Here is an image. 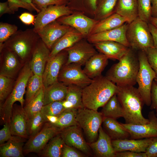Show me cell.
<instances>
[{
    "instance_id": "obj_54",
    "label": "cell",
    "mask_w": 157,
    "mask_h": 157,
    "mask_svg": "<svg viewBox=\"0 0 157 157\" xmlns=\"http://www.w3.org/2000/svg\"><path fill=\"white\" fill-rule=\"evenodd\" d=\"M13 11L9 7L8 1L0 3V17L5 14H13Z\"/></svg>"
},
{
    "instance_id": "obj_36",
    "label": "cell",
    "mask_w": 157,
    "mask_h": 157,
    "mask_svg": "<svg viewBox=\"0 0 157 157\" xmlns=\"http://www.w3.org/2000/svg\"><path fill=\"white\" fill-rule=\"evenodd\" d=\"M44 90L43 86L23 108L26 120L41 111L44 106Z\"/></svg>"
},
{
    "instance_id": "obj_33",
    "label": "cell",
    "mask_w": 157,
    "mask_h": 157,
    "mask_svg": "<svg viewBox=\"0 0 157 157\" xmlns=\"http://www.w3.org/2000/svg\"><path fill=\"white\" fill-rule=\"evenodd\" d=\"M98 0H69L67 6L73 12H78L93 17Z\"/></svg>"
},
{
    "instance_id": "obj_15",
    "label": "cell",
    "mask_w": 157,
    "mask_h": 157,
    "mask_svg": "<svg viewBox=\"0 0 157 157\" xmlns=\"http://www.w3.org/2000/svg\"><path fill=\"white\" fill-rule=\"evenodd\" d=\"M67 58V53L65 50L49 58L42 76L44 88L58 81L59 73L66 63Z\"/></svg>"
},
{
    "instance_id": "obj_13",
    "label": "cell",
    "mask_w": 157,
    "mask_h": 157,
    "mask_svg": "<svg viewBox=\"0 0 157 157\" xmlns=\"http://www.w3.org/2000/svg\"><path fill=\"white\" fill-rule=\"evenodd\" d=\"M56 20L61 24L76 29L85 38H86L92 28L99 21L78 12H74L69 15L61 17Z\"/></svg>"
},
{
    "instance_id": "obj_26",
    "label": "cell",
    "mask_w": 157,
    "mask_h": 157,
    "mask_svg": "<svg viewBox=\"0 0 157 157\" xmlns=\"http://www.w3.org/2000/svg\"><path fill=\"white\" fill-rule=\"evenodd\" d=\"M84 38V37L81 33L72 27L54 44L50 51L49 58L71 47Z\"/></svg>"
},
{
    "instance_id": "obj_57",
    "label": "cell",
    "mask_w": 157,
    "mask_h": 157,
    "mask_svg": "<svg viewBox=\"0 0 157 157\" xmlns=\"http://www.w3.org/2000/svg\"><path fill=\"white\" fill-rule=\"evenodd\" d=\"M46 122H49L51 124L56 123L58 121V117L54 116L46 115L44 117Z\"/></svg>"
},
{
    "instance_id": "obj_9",
    "label": "cell",
    "mask_w": 157,
    "mask_h": 157,
    "mask_svg": "<svg viewBox=\"0 0 157 157\" xmlns=\"http://www.w3.org/2000/svg\"><path fill=\"white\" fill-rule=\"evenodd\" d=\"M81 66L75 63L65 64L59 73L58 81L66 86L73 85L82 88L87 86L91 83L92 79L86 74Z\"/></svg>"
},
{
    "instance_id": "obj_22",
    "label": "cell",
    "mask_w": 157,
    "mask_h": 157,
    "mask_svg": "<svg viewBox=\"0 0 157 157\" xmlns=\"http://www.w3.org/2000/svg\"><path fill=\"white\" fill-rule=\"evenodd\" d=\"M26 121L23 107L14 104L10 122V130L13 135L23 138L28 137Z\"/></svg>"
},
{
    "instance_id": "obj_56",
    "label": "cell",
    "mask_w": 157,
    "mask_h": 157,
    "mask_svg": "<svg viewBox=\"0 0 157 157\" xmlns=\"http://www.w3.org/2000/svg\"><path fill=\"white\" fill-rule=\"evenodd\" d=\"M151 17L157 18V0H151Z\"/></svg>"
},
{
    "instance_id": "obj_55",
    "label": "cell",
    "mask_w": 157,
    "mask_h": 157,
    "mask_svg": "<svg viewBox=\"0 0 157 157\" xmlns=\"http://www.w3.org/2000/svg\"><path fill=\"white\" fill-rule=\"evenodd\" d=\"M148 25L153 39L154 47L157 49V28L150 23Z\"/></svg>"
},
{
    "instance_id": "obj_44",
    "label": "cell",
    "mask_w": 157,
    "mask_h": 157,
    "mask_svg": "<svg viewBox=\"0 0 157 157\" xmlns=\"http://www.w3.org/2000/svg\"><path fill=\"white\" fill-rule=\"evenodd\" d=\"M18 31L15 24L1 22L0 23V44H3Z\"/></svg>"
},
{
    "instance_id": "obj_49",
    "label": "cell",
    "mask_w": 157,
    "mask_h": 157,
    "mask_svg": "<svg viewBox=\"0 0 157 157\" xmlns=\"http://www.w3.org/2000/svg\"><path fill=\"white\" fill-rule=\"evenodd\" d=\"M15 136L12 135L10 129V123L6 122L4 124L3 127L0 130V144L5 143L11 139Z\"/></svg>"
},
{
    "instance_id": "obj_32",
    "label": "cell",
    "mask_w": 157,
    "mask_h": 157,
    "mask_svg": "<svg viewBox=\"0 0 157 157\" xmlns=\"http://www.w3.org/2000/svg\"><path fill=\"white\" fill-rule=\"evenodd\" d=\"M101 113L103 118L117 119L123 117L122 108L116 94L112 96L103 107Z\"/></svg>"
},
{
    "instance_id": "obj_48",
    "label": "cell",
    "mask_w": 157,
    "mask_h": 157,
    "mask_svg": "<svg viewBox=\"0 0 157 157\" xmlns=\"http://www.w3.org/2000/svg\"><path fill=\"white\" fill-rule=\"evenodd\" d=\"M85 155L77 149L64 143L62 150V157H83Z\"/></svg>"
},
{
    "instance_id": "obj_1",
    "label": "cell",
    "mask_w": 157,
    "mask_h": 157,
    "mask_svg": "<svg viewBox=\"0 0 157 157\" xmlns=\"http://www.w3.org/2000/svg\"><path fill=\"white\" fill-rule=\"evenodd\" d=\"M116 93L124 113L125 123L144 124L149 122L144 117L142 110L144 104L138 89L134 86H118Z\"/></svg>"
},
{
    "instance_id": "obj_42",
    "label": "cell",
    "mask_w": 157,
    "mask_h": 157,
    "mask_svg": "<svg viewBox=\"0 0 157 157\" xmlns=\"http://www.w3.org/2000/svg\"><path fill=\"white\" fill-rule=\"evenodd\" d=\"M65 109L62 105V101H56L44 105L41 112L44 118L46 115L58 117Z\"/></svg>"
},
{
    "instance_id": "obj_20",
    "label": "cell",
    "mask_w": 157,
    "mask_h": 157,
    "mask_svg": "<svg viewBox=\"0 0 157 157\" xmlns=\"http://www.w3.org/2000/svg\"><path fill=\"white\" fill-rule=\"evenodd\" d=\"M50 53V50L40 39L30 63V68L33 74L42 76Z\"/></svg>"
},
{
    "instance_id": "obj_16",
    "label": "cell",
    "mask_w": 157,
    "mask_h": 157,
    "mask_svg": "<svg viewBox=\"0 0 157 157\" xmlns=\"http://www.w3.org/2000/svg\"><path fill=\"white\" fill-rule=\"evenodd\" d=\"M72 28L56 20L46 25L37 33L51 51L54 44Z\"/></svg>"
},
{
    "instance_id": "obj_2",
    "label": "cell",
    "mask_w": 157,
    "mask_h": 157,
    "mask_svg": "<svg viewBox=\"0 0 157 157\" xmlns=\"http://www.w3.org/2000/svg\"><path fill=\"white\" fill-rule=\"evenodd\" d=\"M117 85L102 75L92 79L89 85L82 89V99L85 108L97 111L111 97L116 94Z\"/></svg>"
},
{
    "instance_id": "obj_34",
    "label": "cell",
    "mask_w": 157,
    "mask_h": 157,
    "mask_svg": "<svg viewBox=\"0 0 157 157\" xmlns=\"http://www.w3.org/2000/svg\"><path fill=\"white\" fill-rule=\"evenodd\" d=\"M67 86V92L64 100L68 108L78 109L85 108L82 99L83 88L73 85Z\"/></svg>"
},
{
    "instance_id": "obj_7",
    "label": "cell",
    "mask_w": 157,
    "mask_h": 157,
    "mask_svg": "<svg viewBox=\"0 0 157 157\" xmlns=\"http://www.w3.org/2000/svg\"><path fill=\"white\" fill-rule=\"evenodd\" d=\"M138 56L140 63L136 80L138 84V89L144 104L150 106L151 85L156 75L148 62L145 51H139Z\"/></svg>"
},
{
    "instance_id": "obj_11",
    "label": "cell",
    "mask_w": 157,
    "mask_h": 157,
    "mask_svg": "<svg viewBox=\"0 0 157 157\" xmlns=\"http://www.w3.org/2000/svg\"><path fill=\"white\" fill-rule=\"evenodd\" d=\"M65 50L68 53L67 59L65 64L75 63L82 66L84 65L92 56L98 53L93 44L84 38Z\"/></svg>"
},
{
    "instance_id": "obj_21",
    "label": "cell",
    "mask_w": 157,
    "mask_h": 157,
    "mask_svg": "<svg viewBox=\"0 0 157 157\" xmlns=\"http://www.w3.org/2000/svg\"><path fill=\"white\" fill-rule=\"evenodd\" d=\"M112 141L101 126L99 131L97 140L88 144L97 157H116Z\"/></svg>"
},
{
    "instance_id": "obj_5",
    "label": "cell",
    "mask_w": 157,
    "mask_h": 157,
    "mask_svg": "<svg viewBox=\"0 0 157 157\" xmlns=\"http://www.w3.org/2000/svg\"><path fill=\"white\" fill-rule=\"evenodd\" d=\"M33 74L30 63H26L23 67L15 82L12 92L0 105V118L4 123H10L13 106L15 102L18 101L23 107L25 101L24 95L26 93L27 82Z\"/></svg>"
},
{
    "instance_id": "obj_14",
    "label": "cell",
    "mask_w": 157,
    "mask_h": 157,
    "mask_svg": "<svg viewBox=\"0 0 157 157\" xmlns=\"http://www.w3.org/2000/svg\"><path fill=\"white\" fill-rule=\"evenodd\" d=\"M67 5H50L41 10L35 17L33 28L36 33L59 18L73 13Z\"/></svg>"
},
{
    "instance_id": "obj_8",
    "label": "cell",
    "mask_w": 157,
    "mask_h": 157,
    "mask_svg": "<svg viewBox=\"0 0 157 157\" xmlns=\"http://www.w3.org/2000/svg\"><path fill=\"white\" fill-rule=\"evenodd\" d=\"M103 118L101 113L97 111L85 107L78 110L76 122L83 129L88 143L96 140Z\"/></svg>"
},
{
    "instance_id": "obj_28",
    "label": "cell",
    "mask_w": 157,
    "mask_h": 157,
    "mask_svg": "<svg viewBox=\"0 0 157 157\" xmlns=\"http://www.w3.org/2000/svg\"><path fill=\"white\" fill-rule=\"evenodd\" d=\"M102 124L104 129L112 140L128 139L130 137L129 133L116 119L104 117Z\"/></svg>"
},
{
    "instance_id": "obj_39",
    "label": "cell",
    "mask_w": 157,
    "mask_h": 157,
    "mask_svg": "<svg viewBox=\"0 0 157 157\" xmlns=\"http://www.w3.org/2000/svg\"><path fill=\"white\" fill-rule=\"evenodd\" d=\"M43 86L42 76L33 74L29 78L27 85L25 97L26 105Z\"/></svg>"
},
{
    "instance_id": "obj_38",
    "label": "cell",
    "mask_w": 157,
    "mask_h": 157,
    "mask_svg": "<svg viewBox=\"0 0 157 157\" xmlns=\"http://www.w3.org/2000/svg\"><path fill=\"white\" fill-rule=\"evenodd\" d=\"M78 110L74 108L65 109L58 117V121L56 123L50 124L61 129L71 126L77 125L76 118Z\"/></svg>"
},
{
    "instance_id": "obj_6",
    "label": "cell",
    "mask_w": 157,
    "mask_h": 157,
    "mask_svg": "<svg viewBox=\"0 0 157 157\" xmlns=\"http://www.w3.org/2000/svg\"><path fill=\"white\" fill-rule=\"evenodd\" d=\"M126 37L130 48L133 50L145 51L154 47V42L148 23L138 17L129 23Z\"/></svg>"
},
{
    "instance_id": "obj_17",
    "label": "cell",
    "mask_w": 157,
    "mask_h": 157,
    "mask_svg": "<svg viewBox=\"0 0 157 157\" xmlns=\"http://www.w3.org/2000/svg\"><path fill=\"white\" fill-rule=\"evenodd\" d=\"M80 128L78 125L71 126L63 129L60 134L66 144L90 155V146L84 139Z\"/></svg>"
},
{
    "instance_id": "obj_24",
    "label": "cell",
    "mask_w": 157,
    "mask_h": 157,
    "mask_svg": "<svg viewBox=\"0 0 157 157\" xmlns=\"http://www.w3.org/2000/svg\"><path fill=\"white\" fill-rule=\"evenodd\" d=\"M96 49L109 59L119 60L129 48L119 43L112 41L98 42L93 44Z\"/></svg>"
},
{
    "instance_id": "obj_51",
    "label": "cell",
    "mask_w": 157,
    "mask_h": 157,
    "mask_svg": "<svg viewBox=\"0 0 157 157\" xmlns=\"http://www.w3.org/2000/svg\"><path fill=\"white\" fill-rule=\"evenodd\" d=\"M19 18L22 23L26 25L32 24L34 25L35 24V16L29 13L25 12L22 13L19 16Z\"/></svg>"
},
{
    "instance_id": "obj_12",
    "label": "cell",
    "mask_w": 157,
    "mask_h": 157,
    "mask_svg": "<svg viewBox=\"0 0 157 157\" xmlns=\"http://www.w3.org/2000/svg\"><path fill=\"white\" fill-rule=\"evenodd\" d=\"M149 122L144 124L138 125L120 123L129 133L131 139H140L157 137V116L154 110L148 114Z\"/></svg>"
},
{
    "instance_id": "obj_4",
    "label": "cell",
    "mask_w": 157,
    "mask_h": 157,
    "mask_svg": "<svg viewBox=\"0 0 157 157\" xmlns=\"http://www.w3.org/2000/svg\"><path fill=\"white\" fill-rule=\"evenodd\" d=\"M40 38L33 29L18 30L2 44L3 48H7L16 54L23 62L31 59L33 52Z\"/></svg>"
},
{
    "instance_id": "obj_23",
    "label": "cell",
    "mask_w": 157,
    "mask_h": 157,
    "mask_svg": "<svg viewBox=\"0 0 157 157\" xmlns=\"http://www.w3.org/2000/svg\"><path fill=\"white\" fill-rule=\"evenodd\" d=\"M154 138L140 139H125L112 140V144L115 153L130 151L140 153L145 152Z\"/></svg>"
},
{
    "instance_id": "obj_47",
    "label": "cell",
    "mask_w": 157,
    "mask_h": 157,
    "mask_svg": "<svg viewBox=\"0 0 157 157\" xmlns=\"http://www.w3.org/2000/svg\"><path fill=\"white\" fill-rule=\"evenodd\" d=\"M10 8L14 12L18 10L20 8L25 9L30 12L35 11L29 4L21 0H7Z\"/></svg>"
},
{
    "instance_id": "obj_53",
    "label": "cell",
    "mask_w": 157,
    "mask_h": 157,
    "mask_svg": "<svg viewBox=\"0 0 157 157\" xmlns=\"http://www.w3.org/2000/svg\"><path fill=\"white\" fill-rule=\"evenodd\" d=\"M116 157H147L145 152L124 151L116 153Z\"/></svg>"
},
{
    "instance_id": "obj_43",
    "label": "cell",
    "mask_w": 157,
    "mask_h": 157,
    "mask_svg": "<svg viewBox=\"0 0 157 157\" xmlns=\"http://www.w3.org/2000/svg\"><path fill=\"white\" fill-rule=\"evenodd\" d=\"M138 17L148 23L151 17V0H137Z\"/></svg>"
},
{
    "instance_id": "obj_3",
    "label": "cell",
    "mask_w": 157,
    "mask_h": 157,
    "mask_svg": "<svg viewBox=\"0 0 157 157\" xmlns=\"http://www.w3.org/2000/svg\"><path fill=\"white\" fill-rule=\"evenodd\" d=\"M129 48L127 53L113 64L105 76L118 86H134L140 67L138 56Z\"/></svg>"
},
{
    "instance_id": "obj_27",
    "label": "cell",
    "mask_w": 157,
    "mask_h": 157,
    "mask_svg": "<svg viewBox=\"0 0 157 157\" xmlns=\"http://www.w3.org/2000/svg\"><path fill=\"white\" fill-rule=\"evenodd\" d=\"M128 22L127 19L115 13L99 21L92 28L89 35L119 27Z\"/></svg>"
},
{
    "instance_id": "obj_19",
    "label": "cell",
    "mask_w": 157,
    "mask_h": 157,
    "mask_svg": "<svg viewBox=\"0 0 157 157\" xmlns=\"http://www.w3.org/2000/svg\"><path fill=\"white\" fill-rule=\"evenodd\" d=\"M128 26V23L126 22L119 27L90 35L86 39L88 42L92 44L98 42L112 41L130 47L126 37Z\"/></svg>"
},
{
    "instance_id": "obj_18",
    "label": "cell",
    "mask_w": 157,
    "mask_h": 157,
    "mask_svg": "<svg viewBox=\"0 0 157 157\" xmlns=\"http://www.w3.org/2000/svg\"><path fill=\"white\" fill-rule=\"evenodd\" d=\"M0 52V75L14 78L22 66L23 62L14 52L5 48Z\"/></svg>"
},
{
    "instance_id": "obj_52",
    "label": "cell",
    "mask_w": 157,
    "mask_h": 157,
    "mask_svg": "<svg viewBox=\"0 0 157 157\" xmlns=\"http://www.w3.org/2000/svg\"><path fill=\"white\" fill-rule=\"evenodd\" d=\"M145 153L147 157H157V137L154 138Z\"/></svg>"
},
{
    "instance_id": "obj_50",
    "label": "cell",
    "mask_w": 157,
    "mask_h": 157,
    "mask_svg": "<svg viewBox=\"0 0 157 157\" xmlns=\"http://www.w3.org/2000/svg\"><path fill=\"white\" fill-rule=\"evenodd\" d=\"M151 103L150 106L151 110H155L157 113V84L154 80L151 87Z\"/></svg>"
},
{
    "instance_id": "obj_40",
    "label": "cell",
    "mask_w": 157,
    "mask_h": 157,
    "mask_svg": "<svg viewBox=\"0 0 157 157\" xmlns=\"http://www.w3.org/2000/svg\"><path fill=\"white\" fill-rule=\"evenodd\" d=\"M45 122L41 111L27 119L26 130L28 136L31 137L38 132Z\"/></svg>"
},
{
    "instance_id": "obj_58",
    "label": "cell",
    "mask_w": 157,
    "mask_h": 157,
    "mask_svg": "<svg viewBox=\"0 0 157 157\" xmlns=\"http://www.w3.org/2000/svg\"><path fill=\"white\" fill-rule=\"evenodd\" d=\"M22 1L27 3L30 4L35 9V11L38 13L40 11V10L37 8L35 6L32 0H21Z\"/></svg>"
},
{
    "instance_id": "obj_30",
    "label": "cell",
    "mask_w": 157,
    "mask_h": 157,
    "mask_svg": "<svg viewBox=\"0 0 157 157\" xmlns=\"http://www.w3.org/2000/svg\"><path fill=\"white\" fill-rule=\"evenodd\" d=\"M67 90V86L58 81L44 88V105L53 102L63 100Z\"/></svg>"
},
{
    "instance_id": "obj_41",
    "label": "cell",
    "mask_w": 157,
    "mask_h": 157,
    "mask_svg": "<svg viewBox=\"0 0 157 157\" xmlns=\"http://www.w3.org/2000/svg\"><path fill=\"white\" fill-rule=\"evenodd\" d=\"M14 83L13 78L0 75V105L12 92Z\"/></svg>"
},
{
    "instance_id": "obj_29",
    "label": "cell",
    "mask_w": 157,
    "mask_h": 157,
    "mask_svg": "<svg viewBox=\"0 0 157 157\" xmlns=\"http://www.w3.org/2000/svg\"><path fill=\"white\" fill-rule=\"evenodd\" d=\"M22 138L15 136L6 142L0 144L1 157H24V142Z\"/></svg>"
},
{
    "instance_id": "obj_37",
    "label": "cell",
    "mask_w": 157,
    "mask_h": 157,
    "mask_svg": "<svg viewBox=\"0 0 157 157\" xmlns=\"http://www.w3.org/2000/svg\"><path fill=\"white\" fill-rule=\"evenodd\" d=\"M64 144L60 133L52 138L42 151V156L45 157H61L62 148Z\"/></svg>"
},
{
    "instance_id": "obj_31",
    "label": "cell",
    "mask_w": 157,
    "mask_h": 157,
    "mask_svg": "<svg viewBox=\"0 0 157 157\" xmlns=\"http://www.w3.org/2000/svg\"><path fill=\"white\" fill-rule=\"evenodd\" d=\"M115 13L127 19L129 23L138 17L137 0H118Z\"/></svg>"
},
{
    "instance_id": "obj_10",
    "label": "cell",
    "mask_w": 157,
    "mask_h": 157,
    "mask_svg": "<svg viewBox=\"0 0 157 157\" xmlns=\"http://www.w3.org/2000/svg\"><path fill=\"white\" fill-rule=\"evenodd\" d=\"M62 130L47 122L38 132L30 138L23 147V152L26 154L40 152L50 140Z\"/></svg>"
},
{
    "instance_id": "obj_60",
    "label": "cell",
    "mask_w": 157,
    "mask_h": 157,
    "mask_svg": "<svg viewBox=\"0 0 157 157\" xmlns=\"http://www.w3.org/2000/svg\"><path fill=\"white\" fill-rule=\"evenodd\" d=\"M156 116H157V113H156Z\"/></svg>"
},
{
    "instance_id": "obj_25",
    "label": "cell",
    "mask_w": 157,
    "mask_h": 157,
    "mask_svg": "<svg viewBox=\"0 0 157 157\" xmlns=\"http://www.w3.org/2000/svg\"><path fill=\"white\" fill-rule=\"evenodd\" d=\"M108 58L104 54L97 53L92 56L86 63L83 70L90 78L93 79L101 75L108 63Z\"/></svg>"
},
{
    "instance_id": "obj_45",
    "label": "cell",
    "mask_w": 157,
    "mask_h": 157,
    "mask_svg": "<svg viewBox=\"0 0 157 157\" xmlns=\"http://www.w3.org/2000/svg\"><path fill=\"white\" fill-rule=\"evenodd\" d=\"M145 51L148 62L155 73L156 77L154 81L157 84V49L154 47H151Z\"/></svg>"
},
{
    "instance_id": "obj_35",
    "label": "cell",
    "mask_w": 157,
    "mask_h": 157,
    "mask_svg": "<svg viewBox=\"0 0 157 157\" xmlns=\"http://www.w3.org/2000/svg\"><path fill=\"white\" fill-rule=\"evenodd\" d=\"M118 0H98L93 18L100 21L115 13Z\"/></svg>"
},
{
    "instance_id": "obj_59",
    "label": "cell",
    "mask_w": 157,
    "mask_h": 157,
    "mask_svg": "<svg viewBox=\"0 0 157 157\" xmlns=\"http://www.w3.org/2000/svg\"><path fill=\"white\" fill-rule=\"evenodd\" d=\"M157 28V18L151 17L150 19L149 22Z\"/></svg>"
},
{
    "instance_id": "obj_46",
    "label": "cell",
    "mask_w": 157,
    "mask_h": 157,
    "mask_svg": "<svg viewBox=\"0 0 157 157\" xmlns=\"http://www.w3.org/2000/svg\"><path fill=\"white\" fill-rule=\"evenodd\" d=\"M33 2L40 10L50 5H67L69 0H32Z\"/></svg>"
}]
</instances>
